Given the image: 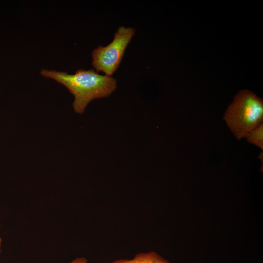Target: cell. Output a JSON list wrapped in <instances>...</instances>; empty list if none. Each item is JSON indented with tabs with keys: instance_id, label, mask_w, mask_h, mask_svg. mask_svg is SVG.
<instances>
[{
	"instance_id": "277c9868",
	"label": "cell",
	"mask_w": 263,
	"mask_h": 263,
	"mask_svg": "<svg viewBox=\"0 0 263 263\" xmlns=\"http://www.w3.org/2000/svg\"><path fill=\"white\" fill-rule=\"evenodd\" d=\"M111 263H171L154 252L140 253L131 260L120 259Z\"/></svg>"
},
{
	"instance_id": "5b68a950",
	"label": "cell",
	"mask_w": 263,
	"mask_h": 263,
	"mask_svg": "<svg viewBox=\"0 0 263 263\" xmlns=\"http://www.w3.org/2000/svg\"><path fill=\"white\" fill-rule=\"evenodd\" d=\"M247 141L263 150V123L249 132L245 138Z\"/></svg>"
},
{
	"instance_id": "52a82bcc",
	"label": "cell",
	"mask_w": 263,
	"mask_h": 263,
	"mask_svg": "<svg viewBox=\"0 0 263 263\" xmlns=\"http://www.w3.org/2000/svg\"><path fill=\"white\" fill-rule=\"evenodd\" d=\"M1 242H2V240H1V238L0 237V253L1 252Z\"/></svg>"
},
{
	"instance_id": "7a4b0ae2",
	"label": "cell",
	"mask_w": 263,
	"mask_h": 263,
	"mask_svg": "<svg viewBox=\"0 0 263 263\" xmlns=\"http://www.w3.org/2000/svg\"><path fill=\"white\" fill-rule=\"evenodd\" d=\"M223 120L238 140L263 120V101L247 89L239 91L225 112Z\"/></svg>"
},
{
	"instance_id": "8992f818",
	"label": "cell",
	"mask_w": 263,
	"mask_h": 263,
	"mask_svg": "<svg viewBox=\"0 0 263 263\" xmlns=\"http://www.w3.org/2000/svg\"><path fill=\"white\" fill-rule=\"evenodd\" d=\"M70 263H87V260L84 257H78L73 260Z\"/></svg>"
},
{
	"instance_id": "3957f363",
	"label": "cell",
	"mask_w": 263,
	"mask_h": 263,
	"mask_svg": "<svg viewBox=\"0 0 263 263\" xmlns=\"http://www.w3.org/2000/svg\"><path fill=\"white\" fill-rule=\"evenodd\" d=\"M135 30L122 26L114 36L113 40L108 45L99 46L92 52V65L97 72H102L107 76H112L122 61L125 51Z\"/></svg>"
},
{
	"instance_id": "6da1fadb",
	"label": "cell",
	"mask_w": 263,
	"mask_h": 263,
	"mask_svg": "<svg viewBox=\"0 0 263 263\" xmlns=\"http://www.w3.org/2000/svg\"><path fill=\"white\" fill-rule=\"evenodd\" d=\"M40 74L65 86L74 96V110L81 114L90 101L109 96L117 87L115 78L100 75L94 69H78L71 75L66 72L42 69Z\"/></svg>"
}]
</instances>
